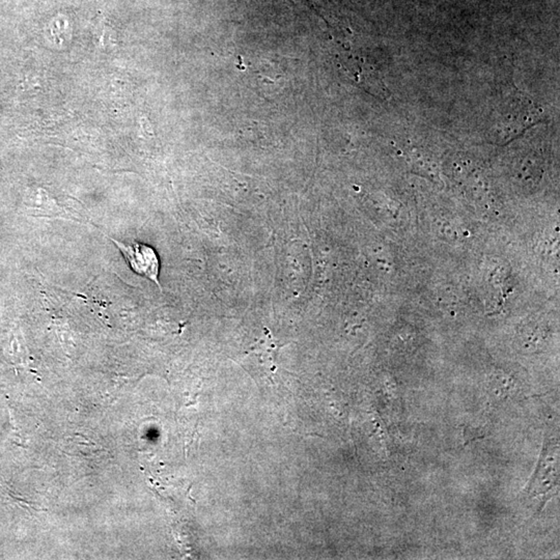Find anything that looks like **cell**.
Listing matches in <instances>:
<instances>
[{
	"label": "cell",
	"mask_w": 560,
	"mask_h": 560,
	"mask_svg": "<svg viewBox=\"0 0 560 560\" xmlns=\"http://www.w3.org/2000/svg\"><path fill=\"white\" fill-rule=\"evenodd\" d=\"M112 243L121 251L130 268L135 273L148 278L161 287L159 281L160 260L156 250L146 244L134 242L123 243L114 238L108 237Z\"/></svg>",
	"instance_id": "6da1fadb"
},
{
	"label": "cell",
	"mask_w": 560,
	"mask_h": 560,
	"mask_svg": "<svg viewBox=\"0 0 560 560\" xmlns=\"http://www.w3.org/2000/svg\"><path fill=\"white\" fill-rule=\"evenodd\" d=\"M559 454L555 443L547 442L543 448L538 467L530 479L526 493L530 497L547 494L559 486Z\"/></svg>",
	"instance_id": "7a4b0ae2"
}]
</instances>
